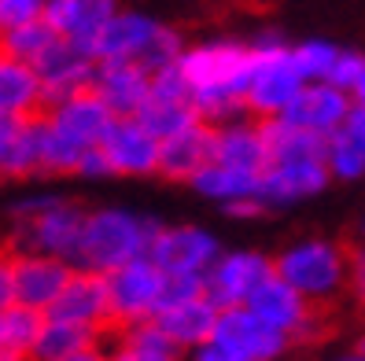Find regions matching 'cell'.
I'll return each mask as SVG.
<instances>
[{"instance_id": "obj_1", "label": "cell", "mask_w": 365, "mask_h": 361, "mask_svg": "<svg viewBox=\"0 0 365 361\" xmlns=\"http://www.w3.org/2000/svg\"><path fill=\"white\" fill-rule=\"evenodd\" d=\"M181 70L192 85V100L203 122L225 125L251 115L247 111V81H251V63L255 52L247 41H200V45H185L181 52Z\"/></svg>"}, {"instance_id": "obj_2", "label": "cell", "mask_w": 365, "mask_h": 361, "mask_svg": "<svg viewBox=\"0 0 365 361\" xmlns=\"http://www.w3.org/2000/svg\"><path fill=\"white\" fill-rule=\"evenodd\" d=\"M159 229H163L159 218L137 214V210H125V206L89 210L74 266L96 269V273H115L118 266L148 254V244H152V236Z\"/></svg>"}, {"instance_id": "obj_3", "label": "cell", "mask_w": 365, "mask_h": 361, "mask_svg": "<svg viewBox=\"0 0 365 361\" xmlns=\"http://www.w3.org/2000/svg\"><path fill=\"white\" fill-rule=\"evenodd\" d=\"M181 52H185V37L178 26L159 23L155 15L133 11V8H118L107 19L100 37L93 41L96 59H130V63H140L148 74L178 63Z\"/></svg>"}, {"instance_id": "obj_4", "label": "cell", "mask_w": 365, "mask_h": 361, "mask_svg": "<svg viewBox=\"0 0 365 361\" xmlns=\"http://www.w3.org/2000/svg\"><path fill=\"white\" fill-rule=\"evenodd\" d=\"M273 269L317 306L351 291V247L336 240H295L273 258Z\"/></svg>"}, {"instance_id": "obj_5", "label": "cell", "mask_w": 365, "mask_h": 361, "mask_svg": "<svg viewBox=\"0 0 365 361\" xmlns=\"http://www.w3.org/2000/svg\"><path fill=\"white\" fill-rule=\"evenodd\" d=\"M247 306L259 313V317H266L273 328L288 332L295 347L299 343H314V339H321V335H325V328H329L325 306H317V303L307 299L303 291H295L277 269L251 291Z\"/></svg>"}, {"instance_id": "obj_6", "label": "cell", "mask_w": 365, "mask_h": 361, "mask_svg": "<svg viewBox=\"0 0 365 361\" xmlns=\"http://www.w3.org/2000/svg\"><path fill=\"white\" fill-rule=\"evenodd\" d=\"M251 52H255V63H251V81H247V111L255 118L284 115V108L295 100V93L307 81L295 67L292 45H273V48L251 45Z\"/></svg>"}, {"instance_id": "obj_7", "label": "cell", "mask_w": 365, "mask_h": 361, "mask_svg": "<svg viewBox=\"0 0 365 361\" xmlns=\"http://www.w3.org/2000/svg\"><path fill=\"white\" fill-rule=\"evenodd\" d=\"M210 343L240 354L244 361H281L295 347L288 332L273 328L266 317H259L247 303L244 306H225L218 313V325H214Z\"/></svg>"}, {"instance_id": "obj_8", "label": "cell", "mask_w": 365, "mask_h": 361, "mask_svg": "<svg viewBox=\"0 0 365 361\" xmlns=\"http://www.w3.org/2000/svg\"><path fill=\"white\" fill-rule=\"evenodd\" d=\"M163 281H166V273L152 258H148V254H140V258L118 266L115 273H107V284H111V317H115V328L155 317L159 313V303H163Z\"/></svg>"}, {"instance_id": "obj_9", "label": "cell", "mask_w": 365, "mask_h": 361, "mask_svg": "<svg viewBox=\"0 0 365 361\" xmlns=\"http://www.w3.org/2000/svg\"><path fill=\"white\" fill-rule=\"evenodd\" d=\"M85 214L89 210L59 199L48 210H41L37 218L15 221V240L11 247H30V251H45V254H59V258L74 262L78 258V244H81V229H85Z\"/></svg>"}, {"instance_id": "obj_10", "label": "cell", "mask_w": 365, "mask_h": 361, "mask_svg": "<svg viewBox=\"0 0 365 361\" xmlns=\"http://www.w3.org/2000/svg\"><path fill=\"white\" fill-rule=\"evenodd\" d=\"M34 70L41 78V89H45V108L59 103L81 89H93V74H96V56L89 45H78V41L56 37L52 45L37 56Z\"/></svg>"}, {"instance_id": "obj_11", "label": "cell", "mask_w": 365, "mask_h": 361, "mask_svg": "<svg viewBox=\"0 0 365 361\" xmlns=\"http://www.w3.org/2000/svg\"><path fill=\"white\" fill-rule=\"evenodd\" d=\"M273 273V258L262 251H222L218 262L203 273L207 299L225 310V306H244L251 291L259 288Z\"/></svg>"}, {"instance_id": "obj_12", "label": "cell", "mask_w": 365, "mask_h": 361, "mask_svg": "<svg viewBox=\"0 0 365 361\" xmlns=\"http://www.w3.org/2000/svg\"><path fill=\"white\" fill-rule=\"evenodd\" d=\"M11 273H15V303L48 313V306L59 299V291L67 288L74 262L45 251L11 247Z\"/></svg>"}, {"instance_id": "obj_13", "label": "cell", "mask_w": 365, "mask_h": 361, "mask_svg": "<svg viewBox=\"0 0 365 361\" xmlns=\"http://www.w3.org/2000/svg\"><path fill=\"white\" fill-rule=\"evenodd\" d=\"M218 236L200 225H163L148 244V258L163 273H207L218 262Z\"/></svg>"}, {"instance_id": "obj_14", "label": "cell", "mask_w": 365, "mask_h": 361, "mask_svg": "<svg viewBox=\"0 0 365 361\" xmlns=\"http://www.w3.org/2000/svg\"><path fill=\"white\" fill-rule=\"evenodd\" d=\"M115 177H152L159 174V147L163 140L148 130L137 115L115 118L107 137L100 140Z\"/></svg>"}, {"instance_id": "obj_15", "label": "cell", "mask_w": 365, "mask_h": 361, "mask_svg": "<svg viewBox=\"0 0 365 361\" xmlns=\"http://www.w3.org/2000/svg\"><path fill=\"white\" fill-rule=\"evenodd\" d=\"M329 184H332V169L325 159H281V162H269L262 169L259 196L269 210L273 206H295V203H307V199L321 196Z\"/></svg>"}, {"instance_id": "obj_16", "label": "cell", "mask_w": 365, "mask_h": 361, "mask_svg": "<svg viewBox=\"0 0 365 361\" xmlns=\"http://www.w3.org/2000/svg\"><path fill=\"white\" fill-rule=\"evenodd\" d=\"M214 147H218V125L210 122H192L181 133L163 137L159 147V177L170 184H192V177L203 166L214 162Z\"/></svg>"}, {"instance_id": "obj_17", "label": "cell", "mask_w": 365, "mask_h": 361, "mask_svg": "<svg viewBox=\"0 0 365 361\" xmlns=\"http://www.w3.org/2000/svg\"><path fill=\"white\" fill-rule=\"evenodd\" d=\"M48 317H63V321H78V325H96V328H115L107 273L74 266L67 288H63L59 299L48 306Z\"/></svg>"}, {"instance_id": "obj_18", "label": "cell", "mask_w": 365, "mask_h": 361, "mask_svg": "<svg viewBox=\"0 0 365 361\" xmlns=\"http://www.w3.org/2000/svg\"><path fill=\"white\" fill-rule=\"evenodd\" d=\"M354 108L351 93H343L332 81H303V89L295 93V100L284 108V118L303 125V130L317 133V137H332L336 130H343Z\"/></svg>"}, {"instance_id": "obj_19", "label": "cell", "mask_w": 365, "mask_h": 361, "mask_svg": "<svg viewBox=\"0 0 365 361\" xmlns=\"http://www.w3.org/2000/svg\"><path fill=\"white\" fill-rule=\"evenodd\" d=\"M45 115L59 133H67L81 147H96L107 137V130H111V122L118 118L96 89H81L67 100H59V103H48Z\"/></svg>"}, {"instance_id": "obj_20", "label": "cell", "mask_w": 365, "mask_h": 361, "mask_svg": "<svg viewBox=\"0 0 365 361\" xmlns=\"http://www.w3.org/2000/svg\"><path fill=\"white\" fill-rule=\"evenodd\" d=\"M93 89L103 96V103L118 118L140 115V108L152 96V74L140 63H130V59H96Z\"/></svg>"}, {"instance_id": "obj_21", "label": "cell", "mask_w": 365, "mask_h": 361, "mask_svg": "<svg viewBox=\"0 0 365 361\" xmlns=\"http://www.w3.org/2000/svg\"><path fill=\"white\" fill-rule=\"evenodd\" d=\"M122 4L118 0H48L45 19L52 23V30L67 41H78V45H89L100 37V30L107 26Z\"/></svg>"}, {"instance_id": "obj_22", "label": "cell", "mask_w": 365, "mask_h": 361, "mask_svg": "<svg viewBox=\"0 0 365 361\" xmlns=\"http://www.w3.org/2000/svg\"><path fill=\"white\" fill-rule=\"evenodd\" d=\"M218 313H222V310L214 306L207 295H196V299H185V303H178V306L159 310L155 321H159V328L181 347V354H188V350L210 343L214 325H218Z\"/></svg>"}, {"instance_id": "obj_23", "label": "cell", "mask_w": 365, "mask_h": 361, "mask_svg": "<svg viewBox=\"0 0 365 361\" xmlns=\"http://www.w3.org/2000/svg\"><path fill=\"white\" fill-rule=\"evenodd\" d=\"M214 159L236 166V169H247V174H262L269 166V152H266V137H262V125L255 115H244L236 122L218 125V147H214Z\"/></svg>"}, {"instance_id": "obj_24", "label": "cell", "mask_w": 365, "mask_h": 361, "mask_svg": "<svg viewBox=\"0 0 365 361\" xmlns=\"http://www.w3.org/2000/svg\"><path fill=\"white\" fill-rule=\"evenodd\" d=\"M115 328H96V325H78V321H63V317H48L41 325L34 347H30V361H63L85 347L107 343Z\"/></svg>"}, {"instance_id": "obj_25", "label": "cell", "mask_w": 365, "mask_h": 361, "mask_svg": "<svg viewBox=\"0 0 365 361\" xmlns=\"http://www.w3.org/2000/svg\"><path fill=\"white\" fill-rule=\"evenodd\" d=\"M37 111H45V89L37 70L0 48V115L30 118Z\"/></svg>"}, {"instance_id": "obj_26", "label": "cell", "mask_w": 365, "mask_h": 361, "mask_svg": "<svg viewBox=\"0 0 365 361\" xmlns=\"http://www.w3.org/2000/svg\"><path fill=\"white\" fill-rule=\"evenodd\" d=\"M41 144H45V111L19 118L15 133L0 147V177H8V181L45 177L41 174Z\"/></svg>"}, {"instance_id": "obj_27", "label": "cell", "mask_w": 365, "mask_h": 361, "mask_svg": "<svg viewBox=\"0 0 365 361\" xmlns=\"http://www.w3.org/2000/svg\"><path fill=\"white\" fill-rule=\"evenodd\" d=\"M192 192L210 199V203H236V199H251L259 196L262 188V174H247V169H236V166H225L214 159L210 166H203L196 177H192ZM262 199V196H259Z\"/></svg>"}, {"instance_id": "obj_28", "label": "cell", "mask_w": 365, "mask_h": 361, "mask_svg": "<svg viewBox=\"0 0 365 361\" xmlns=\"http://www.w3.org/2000/svg\"><path fill=\"white\" fill-rule=\"evenodd\" d=\"M262 125V137H266V152L269 162H281V159H325V140L329 137H317L303 125L288 122L284 115H273V118H259Z\"/></svg>"}, {"instance_id": "obj_29", "label": "cell", "mask_w": 365, "mask_h": 361, "mask_svg": "<svg viewBox=\"0 0 365 361\" xmlns=\"http://www.w3.org/2000/svg\"><path fill=\"white\" fill-rule=\"evenodd\" d=\"M148 130H152L159 140L170 137V133H181L185 125L192 122H200V111H196V103L192 100H170V96H148V103L140 108L137 115Z\"/></svg>"}, {"instance_id": "obj_30", "label": "cell", "mask_w": 365, "mask_h": 361, "mask_svg": "<svg viewBox=\"0 0 365 361\" xmlns=\"http://www.w3.org/2000/svg\"><path fill=\"white\" fill-rule=\"evenodd\" d=\"M89 147H81L67 133H59L45 115V144H41V174L45 177H71L78 174V162Z\"/></svg>"}, {"instance_id": "obj_31", "label": "cell", "mask_w": 365, "mask_h": 361, "mask_svg": "<svg viewBox=\"0 0 365 361\" xmlns=\"http://www.w3.org/2000/svg\"><path fill=\"white\" fill-rule=\"evenodd\" d=\"M56 37H59V33L52 30L48 19H34V23L11 26V30L0 33V48H4L8 56H15V59H23V63H30V67H34L37 56L45 52Z\"/></svg>"}, {"instance_id": "obj_32", "label": "cell", "mask_w": 365, "mask_h": 361, "mask_svg": "<svg viewBox=\"0 0 365 361\" xmlns=\"http://www.w3.org/2000/svg\"><path fill=\"white\" fill-rule=\"evenodd\" d=\"M325 162L332 169V181H361L365 177V147L347 133V130H336L325 140Z\"/></svg>"}, {"instance_id": "obj_33", "label": "cell", "mask_w": 365, "mask_h": 361, "mask_svg": "<svg viewBox=\"0 0 365 361\" xmlns=\"http://www.w3.org/2000/svg\"><path fill=\"white\" fill-rule=\"evenodd\" d=\"M0 325H4V347L30 357L34 339H37L41 325H45V313L34 306H23V303H11L8 310H0Z\"/></svg>"}, {"instance_id": "obj_34", "label": "cell", "mask_w": 365, "mask_h": 361, "mask_svg": "<svg viewBox=\"0 0 365 361\" xmlns=\"http://www.w3.org/2000/svg\"><path fill=\"white\" fill-rule=\"evenodd\" d=\"M292 56H295L299 74H303L307 81H325L329 70L336 67L339 45H332V41H325V37H307V41H299V45H292Z\"/></svg>"}, {"instance_id": "obj_35", "label": "cell", "mask_w": 365, "mask_h": 361, "mask_svg": "<svg viewBox=\"0 0 365 361\" xmlns=\"http://www.w3.org/2000/svg\"><path fill=\"white\" fill-rule=\"evenodd\" d=\"M196 295H207V288H203V273H166L159 310L178 306V303H185V299H196Z\"/></svg>"}, {"instance_id": "obj_36", "label": "cell", "mask_w": 365, "mask_h": 361, "mask_svg": "<svg viewBox=\"0 0 365 361\" xmlns=\"http://www.w3.org/2000/svg\"><path fill=\"white\" fill-rule=\"evenodd\" d=\"M48 0H0V33L11 26L34 23V19H45Z\"/></svg>"}, {"instance_id": "obj_37", "label": "cell", "mask_w": 365, "mask_h": 361, "mask_svg": "<svg viewBox=\"0 0 365 361\" xmlns=\"http://www.w3.org/2000/svg\"><path fill=\"white\" fill-rule=\"evenodd\" d=\"M361 74H365V56H361V52H354V48H339L336 67L329 70V78H325V81L339 85L343 93H351L354 85H358V78H361Z\"/></svg>"}, {"instance_id": "obj_38", "label": "cell", "mask_w": 365, "mask_h": 361, "mask_svg": "<svg viewBox=\"0 0 365 361\" xmlns=\"http://www.w3.org/2000/svg\"><path fill=\"white\" fill-rule=\"evenodd\" d=\"M63 196H56V192H26V196H19L11 206H8V214H11V221H26V218H37L41 210H48L52 203H59Z\"/></svg>"}, {"instance_id": "obj_39", "label": "cell", "mask_w": 365, "mask_h": 361, "mask_svg": "<svg viewBox=\"0 0 365 361\" xmlns=\"http://www.w3.org/2000/svg\"><path fill=\"white\" fill-rule=\"evenodd\" d=\"M74 177H89V181H100V177H115V169H111V162H107V155H103V147L96 144V147H89V152L81 155V162H78V174Z\"/></svg>"}, {"instance_id": "obj_40", "label": "cell", "mask_w": 365, "mask_h": 361, "mask_svg": "<svg viewBox=\"0 0 365 361\" xmlns=\"http://www.w3.org/2000/svg\"><path fill=\"white\" fill-rule=\"evenodd\" d=\"M111 361H181L174 354H155V350H140V347H130V343H118L111 339Z\"/></svg>"}, {"instance_id": "obj_41", "label": "cell", "mask_w": 365, "mask_h": 361, "mask_svg": "<svg viewBox=\"0 0 365 361\" xmlns=\"http://www.w3.org/2000/svg\"><path fill=\"white\" fill-rule=\"evenodd\" d=\"M15 303V273H11V247L0 254V310Z\"/></svg>"}, {"instance_id": "obj_42", "label": "cell", "mask_w": 365, "mask_h": 361, "mask_svg": "<svg viewBox=\"0 0 365 361\" xmlns=\"http://www.w3.org/2000/svg\"><path fill=\"white\" fill-rule=\"evenodd\" d=\"M185 357H188V361H244L240 354H232V350H225V347H218V343H203V347H196V350H188Z\"/></svg>"}, {"instance_id": "obj_43", "label": "cell", "mask_w": 365, "mask_h": 361, "mask_svg": "<svg viewBox=\"0 0 365 361\" xmlns=\"http://www.w3.org/2000/svg\"><path fill=\"white\" fill-rule=\"evenodd\" d=\"M266 203L259 199V196H251V199H236V203H225V214H232V218H259V214H266Z\"/></svg>"}, {"instance_id": "obj_44", "label": "cell", "mask_w": 365, "mask_h": 361, "mask_svg": "<svg viewBox=\"0 0 365 361\" xmlns=\"http://www.w3.org/2000/svg\"><path fill=\"white\" fill-rule=\"evenodd\" d=\"M343 130H347V133L365 147V103H354L351 115H347V122H343Z\"/></svg>"}, {"instance_id": "obj_45", "label": "cell", "mask_w": 365, "mask_h": 361, "mask_svg": "<svg viewBox=\"0 0 365 361\" xmlns=\"http://www.w3.org/2000/svg\"><path fill=\"white\" fill-rule=\"evenodd\" d=\"M63 361H111V347L107 343H96V347H85L71 357H63Z\"/></svg>"}, {"instance_id": "obj_46", "label": "cell", "mask_w": 365, "mask_h": 361, "mask_svg": "<svg viewBox=\"0 0 365 361\" xmlns=\"http://www.w3.org/2000/svg\"><path fill=\"white\" fill-rule=\"evenodd\" d=\"M351 100H354V103H365V74L358 78V85L351 89Z\"/></svg>"}, {"instance_id": "obj_47", "label": "cell", "mask_w": 365, "mask_h": 361, "mask_svg": "<svg viewBox=\"0 0 365 361\" xmlns=\"http://www.w3.org/2000/svg\"><path fill=\"white\" fill-rule=\"evenodd\" d=\"M0 361H30V357H26V354H19V350H8V347H4V350H0Z\"/></svg>"}, {"instance_id": "obj_48", "label": "cell", "mask_w": 365, "mask_h": 361, "mask_svg": "<svg viewBox=\"0 0 365 361\" xmlns=\"http://www.w3.org/2000/svg\"><path fill=\"white\" fill-rule=\"evenodd\" d=\"M336 361H365V354H361V350H354V354H343V357H336Z\"/></svg>"}, {"instance_id": "obj_49", "label": "cell", "mask_w": 365, "mask_h": 361, "mask_svg": "<svg viewBox=\"0 0 365 361\" xmlns=\"http://www.w3.org/2000/svg\"><path fill=\"white\" fill-rule=\"evenodd\" d=\"M354 232H358V244H365V218L358 221V229H354Z\"/></svg>"}, {"instance_id": "obj_50", "label": "cell", "mask_w": 365, "mask_h": 361, "mask_svg": "<svg viewBox=\"0 0 365 361\" xmlns=\"http://www.w3.org/2000/svg\"><path fill=\"white\" fill-rule=\"evenodd\" d=\"M358 350L365 354V332H361V339H358Z\"/></svg>"}, {"instance_id": "obj_51", "label": "cell", "mask_w": 365, "mask_h": 361, "mask_svg": "<svg viewBox=\"0 0 365 361\" xmlns=\"http://www.w3.org/2000/svg\"><path fill=\"white\" fill-rule=\"evenodd\" d=\"M0 350H4V325H0Z\"/></svg>"}, {"instance_id": "obj_52", "label": "cell", "mask_w": 365, "mask_h": 361, "mask_svg": "<svg viewBox=\"0 0 365 361\" xmlns=\"http://www.w3.org/2000/svg\"><path fill=\"white\" fill-rule=\"evenodd\" d=\"M4 251H8V247H4V244H0V254H4Z\"/></svg>"}]
</instances>
